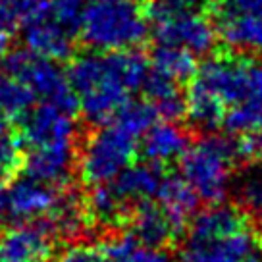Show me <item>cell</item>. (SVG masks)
<instances>
[{
  "label": "cell",
  "mask_w": 262,
  "mask_h": 262,
  "mask_svg": "<svg viewBox=\"0 0 262 262\" xmlns=\"http://www.w3.org/2000/svg\"><path fill=\"white\" fill-rule=\"evenodd\" d=\"M148 62L139 50H85L74 54L68 81L79 98V112L89 125H104L114 120L133 91L147 77Z\"/></svg>",
  "instance_id": "6da1fadb"
},
{
  "label": "cell",
  "mask_w": 262,
  "mask_h": 262,
  "mask_svg": "<svg viewBox=\"0 0 262 262\" xmlns=\"http://www.w3.org/2000/svg\"><path fill=\"white\" fill-rule=\"evenodd\" d=\"M237 160V145L233 141L220 135H205L189 143L178 164L181 178L193 187L199 201L216 205L224 203L228 195Z\"/></svg>",
  "instance_id": "7a4b0ae2"
},
{
  "label": "cell",
  "mask_w": 262,
  "mask_h": 262,
  "mask_svg": "<svg viewBox=\"0 0 262 262\" xmlns=\"http://www.w3.org/2000/svg\"><path fill=\"white\" fill-rule=\"evenodd\" d=\"M79 35L93 50L137 49L147 41L148 24L137 2L93 0L83 10Z\"/></svg>",
  "instance_id": "3957f363"
},
{
  "label": "cell",
  "mask_w": 262,
  "mask_h": 262,
  "mask_svg": "<svg viewBox=\"0 0 262 262\" xmlns=\"http://www.w3.org/2000/svg\"><path fill=\"white\" fill-rule=\"evenodd\" d=\"M137 141L114 122H110V125H97V129L77 145L75 172L79 173L83 185L95 187L116 180L135 162L139 152Z\"/></svg>",
  "instance_id": "277c9868"
},
{
  "label": "cell",
  "mask_w": 262,
  "mask_h": 262,
  "mask_svg": "<svg viewBox=\"0 0 262 262\" xmlns=\"http://www.w3.org/2000/svg\"><path fill=\"white\" fill-rule=\"evenodd\" d=\"M143 14L152 27L156 45H170L201 56L212 52L216 45V27L205 10L180 8L168 0H147Z\"/></svg>",
  "instance_id": "5b68a950"
},
{
  "label": "cell",
  "mask_w": 262,
  "mask_h": 262,
  "mask_svg": "<svg viewBox=\"0 0 262 262\" xmlns=\"http://www.w3.org/2000/svg\"><path fill=\"white\" fill-rule=\"evenodd\" d=\"M2 64L6 74L25 83L35 97L42 98V102H50L68 114L77 116L79 98L56 62L37 56L29 50H12L4 56Z\"/></svg>",
  "instance_id": "8992f818"
},
{
  "label": "cell",
  "mask_w": 262,
  "mask_h": 262,
  "mask_svg": "<svg viewBox=\"0 0 262 262\" xmlns=\"http://www.w3.org/2000/svg\"><path fill=\"white\" fill-rule=\"evenodd\" d=\"M253 56L237 50H218L212 52L201 66L191 83L212 93L226 104V108L235 106L249 100V66Z\"/></svg>",
  "instance_id": "52a82bcc"
},
{
  "label": "cell",
  "mask_w": 262,
  "mask_h": 262,
  "mask_svg": "<svg viewBox=\"0 0 262 262\" xmlns=\"http://www.w3.org/2000/svg\"><path fill=\"white\" fill-rule=\"evenodd\" d=\"M19 27L25 47L33 54L52 62H62L74 56L75 33L66 29L50 16L49 0H25Z\"/></svg>",
  "instance_id": "ba28073f"
},
{
  "label": "cell",
  "mask_w": 262,
  "mask_h": 262,
  "mask_svg": "<svg viewBox=\"0 0 262 262\" xmlns=\"http://www.w3.org/2000/svg\"><path fill=\"white\" fill-rule=\"evenodd\" d=\"M180 258L181 262H260L262 241L251 224L218 235H185Z\"/></svg>",
  "instance_id": "9c48e42d"
},
{
  "label": "cell",
  "mask_w": 262,
  "mask_h": 262,
  "mask_svg": "<svg viewBox=\"0 0 262 262\" xmlns=\"http://www.w3.org/2000/svg\"><path fill=\"white\" fill-rule=\"evenodd\" d=\"M75 116L68 114L50 102L33 106L19 120V137L24 147L39 148L58 143H77Z\"/></svg>",
  "instance_id": "30bf717a"
},
{
  "label": "cell",
  "mask_w": 262,
  "mask_h": 262,
  "mask_svg": "<svg viewBox=\"0 0 262 262\" xmlns=\"http://www.w3.org/2000/svg\"><path fill=\"white\" fill-rule=\"evenodd\" d=\"M54 239L42 220L12 224L0 233V262H49Z\"/></svg>",
  "instance_id": "8fae6325"
},
{
  "label": "cell",
  "mask_w": 262,
  "mask_h": 262,
  "mask_svg": "<svg viewBox=\"0 0 262 262\" xmlns=\"http://www.w3.org/2000/svg\"><path fill=\"white\" fill-rule=\"evenodd\" d=\"M62 187H54L33 178H21L8 183L6 224H24L45 218L54 206Z\"/></svg>",
  "instance_id": "7c38bea8"
},
{
  "label": "cell",
  "mask_w": 262,
  "mask_h": 262,
  "mask_svg": "<svg viewBox=\"0 0 262 262\" xmlns=\"http://www.w3.org/2000/svg\"><path fill=\"white\" fill-rule=\"evenodd\" d=\"M77 143H58L49 147L29 148L25 155L24 170L33 178L54 187H68L75 172Z\"/></svg>",
  "instance_id": "4fadbf2b"
},
{
  "label": "cell",
  "mask_w": 262,
  "mask_h": 262,
  "mask_svg": "<svg viewBox=\"0 0 262 262\" xmlns=\"http://www.w3.org/2000/svg\"><path fill=\"white\" fill-rule=\"evenodd\" d=\"M127 228L139 243L160 249L176 243L183 235V229L173 224L156 201H143L133 206Z\"/></svg>",
  "instance_id": "5bb4252c"
},
{
  "label": "cell",
  "mask_w": 262,
  "mask_h": 262,
  "mask_svg": "<svg viewBox=\"0 0 262 262\" xmlns=\"http://www.w3.org/2000/svg\"><path fill=\"white\" fill-rule=\"evenodd\" d=\"M189 131L180 123L166 120L160 123H152L141 141V155L147 162L168 168L172 162H178L180 156L189 147Z\"/></svg>",
  "instance_id": "9a60e30c"
},
{
  "label": "cell",
  "mask_w": 262,
  "mask_h": 262,
  "mask_svg": "<svg viewBox=\"0 0 262 262\" xmlns=\"http://www.w3.org/2000/svg\"><path fill=\"white\" fill-rule=\"evenodd\" d=\"M85 214L91 226H100L104 229H123L127 228V222L131 218L133 206L123 199L112 181L100 183L91 187V191L83 196Z\"/></svg>",
  "instance_id": "2e32d148"
},
{
  "label": "cell",
  "mask_w": 262,
  "mask_h": 262,
  "mask_svg": "<svg viewBox=\"0 0 262 262\" xmlns=\"http://www.w3.org/2000/svg\"><path fill=\"white\" fill-rule=\"evenodd\" d=\"M155 199L164 208V212L172 218L173 224L185 231L191 220V214L199 206V196L187 181L178 173L166 172Z\"/></svg>",
  "instance_id": "e0dca14e"
},
{
  "label": "cell",
  "mask_w": 262,
  "mask_h": 262,
  "mask_svg": "<svg viewBox=\"0 0 262 262\" xmlns=\"http://www.w3.org/2000/svg\"><path fill=\"white\" fill-rule=\"evenodd\" d=\"M164 173H166V168L152 162H147V160L143 164L133 162L116 180H112V185L127 203L139 205L143 201L155 199Z\"/></svg>",
  "instance_id": "ac0fdd59"
},
{
  "label": "cell",
  "mask_w": 262,
  "mask_h": 262,
  "mask_svg": "<svg viewBox=\"0 0 262 262\" xmlns=\"http://www.w3.org/2000/svg\"><path fill=\"white\" fill-rule=\"evenodd\" d=\"M145 98L156 108L158 116L164 120H180L185 114V95H183V85L173 81L166 75L158 74L148 68L147 77L143 81Z\"/></svg>",
  "instance_id": "d6986e66"
},
{
  "label": "cell",
  "mask_w": 262,
  "mask_h": 262,
  "mask_svg": "<svg viewBox=\"0 0 262 262\" xmlns=\"http://www.w3.org/2000/svg\"><path fill=\"white\" fill-rule=\"evenodd\" d=\"M226 104L212 93L191 83L185 95V114L187 122L193 129L210 133L216 127L222 125L224 114H226Z\"/></svg>",
  "instance_id": "ffe728a7"
},
{
  "label": "cell",
  "mask_w": 262,
  "mask_h": 262,
  "mask_svg": "<svg viewBox=\"0 0 262 262\" xmlns=\"http://www.w3.org/2000/svg\"><path fill=\"white\" fill-rule=\"evenodd\" d=\"M37 97L33 91L12 75L0 77V129L12 127V123L19 122L33 106Z\"/></svg>",
  "instance_id": "44dd1931"
},
{
  "label": "cell",
  "mask_w": 262,
  "mask_h": 262,
  "mask_svg": "<svg viewBox=\"0 0 262 262\" xmlns=\"http://www.w3.org/2000/svg\"><path fill=\"white\" fill-rule=\"evenodd\" d=\"M150 70L185 85L193 79L196 72L195 54H191L189 50L180 49V47L156 45L150 54Z\"/></svg>",
  "instance_id": "7402d4cb"
},
{
  "label": "cell",
  "mask_w": 262,
  "mask_h": 262,
  "mask_svg": "<svg viewBox=\"0 0 262 262\" xmlns=\"http://www.w3.org/2000/svg\"><path fill=\"white\" fill-rule=\"evenodd\" d=\"M156 118H158V112L156 108L148 102L147 98L145 100H127L120 110L118 114L114 116L112 122L118 123L123 131H127L129 135H133L135 139L137 137H143L145 131L156 123Z\"/></svg>",
  "instance_id": "603a6c76"
},
{
  "label": "cell",
  "mask_w": 262,
  "mask_h": 262,
  "mask_svg": "<svg viewBox=\"0 0 262 262\" xmlns=\"http://www.w3.org/2000/svg\"><path fill=\"white\" fill-rule=\"evenodd\" d=\"M25 147L12 127L0 129V183H10L24 170Z\"/></svg>",
  "instance_id": "cb8c5ba5"
},
{
  "label": "cell",
  "mask_w": 262,
  "mask_h": 262,
  "mask_svg": "<svg viewBox=\"0 0 262 262\" xmlns=\"http://www.w3.org/2000/svg\"><path fill=\"white\" fill-rule=\"evenodd\" d=\"M254 168L243 172L235 181V205L249 216L262 218V164H253Z\"/></svg>",
  "instance_id": "d4e9b609"
},
{
  "label": "cell",
  "mask_w": 262,
  "mask_h": 262,
  "mask_svg": "<svg viewBox=\"0 0 262 262\" xmlns=\"http://www.w3.org/2000/svg\"><path fill=\"white\" fill-rule=\"evenodd\" d=\"M222 127L229 135H247L262 129V104L254 100H245L235 106H229L224 114Z\"/></svg>",
  "instance_id": "484cf974"
},
{
  "label": "cell",
  "mask_w": 262,
  "mask_h": 262,
  "mask_svg": "<svg viewBox=\"0 0 262 262\" xmlns=\"http://www.w3.org/2000/svg\"><path fill=\"white\" fill-rule=\"evenodd\" d=\"M50 16L72 33H79L85 2L83 0H49Z\"/></svg>",
  "instance_id": "4316f807"
},
{
  "label": "cell",
  "mask_w": 262,
  "mask_h": 262,
  "mask_svg": "<svg viewBox=\"0 0 262 262\" xmlns=\"http://www.w3.org/2000/svg\"><path fill=\"white\" fill-rule=\"evenodd\" d=\"M25 0H0V35L10 37L21 25Z\"/></svg>",
  "instance_id": "83f0119b"
},
{
  "label": "cell",
  "mask_w": 262,
  "mask_h": 262,
  "mask_svg": "<svg viewBox=\"0 0 262 262\" xmlns=\"http://www.w3.org/2000/svg\"><path fill=\"white\" fill-rule=\"evenodd\" d=\"M235 145H237L239 160L262 164V129H256L247 135H239Z\"/></svg>",
  "instance_id": "f1b7e54d"
},
{
  "label": "cell",
  "mask_w": 262,
  "mask_h": 262,
  "mask_svg": "<svg viewBox=\"0 0 262 262\" xmlns=\"http://www.w3.org/2000/svg\"><path fill=\"white\" fill-rule=\"evenodd\" d=\"M122 262H170V256L160 247H148L137 241L123 254Z\"/></svg>",
  "instance_id": "f546056e"
},
{
  "label": "cell",
  "mask_w": 262,
  "mask_h": 262,
  "mask_svg": "<svg viewBox=\"0 0 262 262\" xmlns=\"http://www.w3.org/2000/svg\"><path fill=\"white\" fill-rule=\"evenodd\" d=\"M214 4H218L220 8L262 19V0H216Z\"/></svg>",
  "instance_id": "4dcf8cb0"
},
{
  "label": "cell",
  "mask_w": 262,
  "mask_h": 262,
  "mask_svg": "<svg viewBox=\"0 0 262 262\" xmlns=\"http://www.w3.org/2000/svg\"><path fill=\"white\" fill-rule=\"evenodd\" d=\"M56 262H97V245H72Z\"/></svg>",
  "instance_id": "1f68e13d"
},
{
  "label": "cell",
  "mask_w": 262,
  "mask_h": 262,
  "mask_svg": "<svg viewBox=\"0 0 262 262\" xmlns=\"http://www.w3.org/2000/svg\"><path fill=\"white\" fill-rule=\"evenodd\" d=\"M249 100L262 104V60L256 58L249 66Z\"/></svg>",
  "instance_id": "d6a6232c"
},
{
  "label": "cell",
  "mask_w": 262,
  "mask_h": 262,
  "mask_svg": "<svg viewBox=\"0 0 262 262\" xmlns=\"http://www.w3.org/2000/svg\"><path fill=\"white\" fill-rule=\"evenodd\" d=\"M173 6H180V8H193V10H208L212 6L216 0H168Z\"/></svg>",
  "instance_id": "836d02e7"
},
{
  "label": "cell",
  "mask_w": 262,
  "mask_h": 262,
  "mask_svg": "<svg viewBox=\"0 0 262 262\" xmlns=\"http://www.w3.org/2000/svg\"><path fill=\"white\" fill-rule=\"evenodd\" d=\"M8 212V183H0V222L6 224Z\"/></svg>",
  "instance_id": "e575fe53"
},
{
  "label": "cell",
  "mask_w": 262,
  "mask_h": 262,
  "mask_svg": "<svg viewBox=\"0 0 262 262\" xmlns=\"http://www.w3.org/2000/svg\"><path fill=\"white\" fill-rule=\"evenodd\" d=\"M8 42H10V37H6V35H0V64H2L4 56L8 54Z\"/></svg>",
  "instance_id": "d590c367"
},
{
  "label": "cell",
  "mask_w": 262,
  "mask_h": 262,
  "mask_svg": "<svg viewBox=\"0 0 262 262\" xmlns=\"http://www.w3.org/2000/svg\"><path fill=\"white\" fill-rule=\"evenodd\" d=\"M131 2H147V0H131Z\"/></svg>",
  "instance_id": "8d00e7d4"
},
{
  "label": "cell",
  "mask_w": 262,
  "mask_h": 262,
  "mask_svg": "<svg viewBox=\"0 0 262 262\" xmlns=\"http://www.w3.org/2000/svg\"><path fill=\"white\" fill-rule=\"evenodd\" d=\"M260 241H262V235H260Z\"/></svg>",
  "instance_id": "74e56055"
},
{
  "label": "cell",
  "mask_w": 262,
  "mask_h": 262,
  "mask_svg": "<svg viewBox=\"0 0 262 262\" xmlns=\"http://www.w3.org/2000/svg\"><path fill=\"white\" fill-rule=\"evenodd\" d=\"M260 262H262V258H260Z\"/></svg>",
  "instance_id": "f35d334b"
}]
</instances>
